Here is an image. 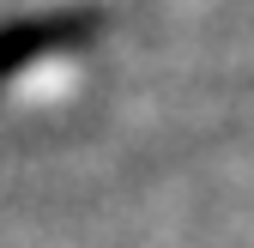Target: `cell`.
<instances>
[{
  "mask_svg": "<svg viewBox=\"0 0 254 248\" xmlns=\"http://www.w3.org/2000/svg\"><path fill=\"white\" fill-rule=\"evenodd\" d=\"M97 30H103L97 6H49V12L0 18V79L37 67V61H49V55H67V49L91 43Z\"/></svg>",
  "mask_w": 254,
  "mask_h": 248,
  "instance_id": "6da1fadb",
  "label": "cell"
}]
</instances>
